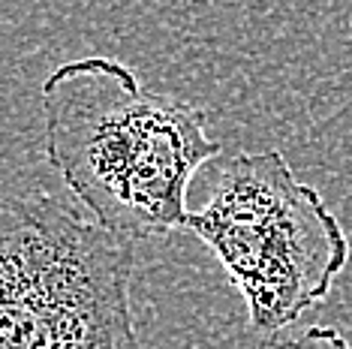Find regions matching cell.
Returning a JSON list of instances; mask_svg holds the SVG:
<instances>
[{
  "label": "cell",
  "instance_id": "1",
  "mask_svg": "<svg viewBox=\"0 0 352 349\" xmlns=\"http://www.w3.org/2000/svg\"><path fill=\"white\" fill-rule=\"evenodd\" d=\"M45 154L67 190L109 232L187 229V187L220 154L205 112L154 93L115 58H78L43 82Z\"/></svg>",
  "mask_w": 352,
  "mask_h": 349
},
{
  "label": "cell",
  "instance_id": "2",
  "mask_svg": "<svg viewBox=\"0 0 352 349\" xmlns=\"http://www.w3.org/2000/svg\"><path fill=\"white\" fill-rule=\"evenodd\" d=\"M187 232L211 247L268 337L325 301L349 262L340 220L274 148L229 160Z\"/></svg>",
  "mask_w": 352,
  "mask_h": 349
},
{
  "label": "cell",
  "instance_id": "3",
  "mask_svg": "<svg viewBox=\"0 0 352 349\" xmlns=\"http://www.w3.org/2000/svg\"><path fill=\"white\" fill-rule=\"evenodd\" d=\"M0 220V349H142L133 241L43 193Z\"/></svg>",
  "mask_w": 352,
  "mask_h": 349
},
{
  "label": "cell",
  "instance_id": "4",
  "mask_svg": "<svg viewBox=\"0 0 352 349\" xmlns=\"http://www.w3.org/2000/svg\"><path fill=\"white\" fill-rule=\"evenodd\" d=\"M259 349H352V344L338 328L310 325L301 335H271L262 340Z\"/></svg>",
  "mask_w": 352,
  "mask_h": 349
}]
</instances>
